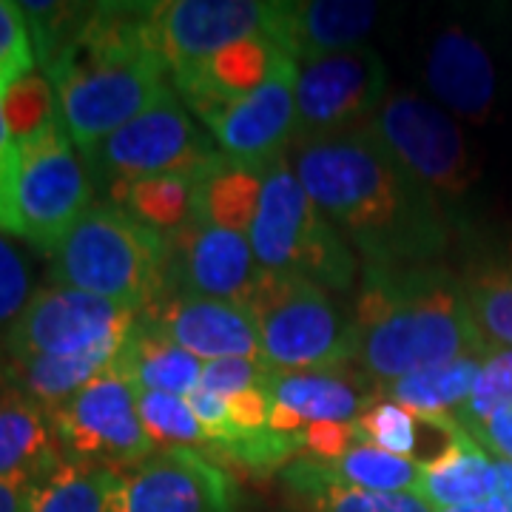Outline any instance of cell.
<instances>
[{"mask_svg": "<svg viewBox=\"0 0 512 512\" xmlns=\"http://www.w3.org/2000/svg\"><path fill=\"white\" fill-rule=\"evenodd\" d=\"M262 356L276 370H336L359 356L353 313L302 276L262 274L248 302Z\"/></svg>", "mask_w": 512, "mask_h": 512, "instance_id": "6", "label": "cell"}, {"mask_svg": "<svg viewBox=\"0 0 512 512\" xmlns=\"http://www.w3.org/2000/svg\"><path fill=\"white\" fill-rule=\"evenodd\" d=\"M441 512H507L501 498L493 495V498H484V501H473V504H461V507H453V510H441Z\"/></svg>", "mask_w": 512, "mask_h": 512, "instance_id": "46", "label": "cell"}, {"mask_svg": "<svg viewBox=\"0 0 512 512\" xmlns=\"http://www.w3.org/2000/svg\"><path fill=\"white\" fill-rule=\"evenodd\" d=\"M507 407H512V348H490L470 390V399L453 413V419L467 433H473L481 421Z\"/></svg>", "mask_w": 512, "mask_h": 512, "instance_id": "33", "label": "cell"}, {"mask_svg": "<svg viewBox=\"0 0 512 512\" xmlns=\"http://www.w3.org/2000/svg\"><path fill=\"white\" fill-rule=\"evenodd\" d=\"M106 512H237V487L200 450H163L117 470Z\"/></svg>", "mask_w": 512, "mask_h": 512, "instance_id": "14", "label": "cell"}, {"mask_svg": "<svg viewBox=\"0 0 512 512\" xmlns=\"http://www.w3.org/2000/svg\"><path fill=\"white\" fill-rule=\"evenodd\" d=\"M495 493H498L495 458L470 433H464L444 456L424 464L416 487V495H421L436 512L484 501Z\"/></svg>", "mask_w": 512, "mask_h": 512, "instance_id": "25", "label": "cell"}, {"mask_svg": "<svg viewBox=\"0 0 512 512\" xmlns=\"http://www.w3.org/2000/svg\"><path fill=\"white\" fill-rule=\"evenodd\" d=\"M168 239H171L168 293H194V296L239 302V305L251 302L265 271L256 262L248 234L191 220Z\"/></svg>", "mask_w": 512, "mask_h": 512, "instance_id": "16", "label": "cell"}, {"mask_svg": "<svg viewBox=\"0 0 512 512\" xmlns=\"http://www.w3.org/2000/svg\"><path fill=\"white\" fill-rule=\"evenodd\" d=\"M274 3L259 0H160L151 32L171 74L197 69L239 40L271 35Z\"/></svg>", "mask_w": 512, "mask_h": 512, "instance_id": "15", "label": "cell"}, {"mask_svg": "<svg viewBox=\"0 0 512 512\" xmlns=\"http://www.w3.org/2000/svg\"><path fill=\"white\" fill-rule=\"evenodd\" d=\"M271 402L293 410L305 424H353L376 393L336 370H276L265 384Z\"/></svg>", "mask_w": 512, "mask_h": 512, "instance_id": "22", "label": "cell"}, {"mask_svg": "<svg viewBox=\"0 0 512 512\" xmlns=\"http://www.w3.org/2000/svg\"><path fill=\"white\" fill-rule=\"evenodd\" d=\"M262 168L239 163L220 151L217 160L205 165L194 180L191 220L248 234L254 225L256 208H259V194H262Z\"/></svg>", "mask_w": 512, "mask_h": 512, "instance_id": "24", "label": "cell"}, {"mask_svg": "<svg viewBox=\"0 0 512 512\" xmlns=\"http://www.w3.org/2000/svg\"><path fill=\"white\" fill-rule=\"evenodd\" d=\"M137 410L151 441L163 450H197L208 447L205 430L185 396L174 393H137Z\"/></svg>", "mask_w": 512, "mask_h": 512, "instance_id": "30", "label": "cell"}, {"mask_svg": "<svg viewBox=\"0 0 512 512\" xmlns=\"http://www.w3.org/2000/svg\"><path fill=\"white\" fill-rule=\"evenodd\" d=\"M379 9V3L365 0H279L268 37L302 66L362 49L379 20Z\"/></svg>", "mask_w": 512, "mask_h": 512, "instance_id": "18", "label": "cell"}, {"mask_svg": "<svg viewBox=\"0 0 512 512\" xmlns=\"http://www.w3.org/2000/svg\"><path fill=\"white\" fill-rule=\"evenodd\" d=\"M387 97V66L373 49H353L299 66L293 146L365 128Z\"/></svg>", "mask_w": 512, "mask_h": 512, "instance_id": "12", "label": "cell"}, {"mask_svg": "<svg viewBox=\"0 0 512 512\" xmlns=\"http://www.w3.org/2000/svg\"><path fill=\"white\" fill-rule=\"evenodd\" d=\"M114 476L117 470L63 464L40 487L32 512H106Z\"/></svg>", "mask_w": 512, "mask_h": 512, "instance_id": "29", "label": "cell"}, {"mask_svg": "<svg viewBox=\"0 0 512 512\" xmlns=\"http://www.w3.org/2000/svg\"><path fill=\"white\" fill-rule=\"evenodd\" d=\"M63 467L49 410L0 387V478L46 484Z\"/></svg>", "mask_w": 512, "mask_h": 512, "instance_id": "21", "label": "cell"}, {"mask_svg": "<svg viewBox=\"0 0 512 512\" xmlns=\"http://www.w3.org/2000/svg\"><path fill=\"white\" fill-rule=\"evenodd\" d=\"M188 404H191V410H194V416L202 424V430H205V439H208V447L211 444H225V441H231L234 436H239V430L234 427V421H231V410H228V399H220V396H214V393H205L202 387H197L191 396H185ZM205 447V450H208Z\"/></svg>", "mask_w": 512, "mask_h": 512, "instance_id": "40", "label": "cell"}, {"mask_svg": "<svg viewBox=\"0 0 512 512\" xmlns=\"http://www.w3.org/2000/svg\"><path fill=\"white\" fill-rule=\"evenodd\" d=\"M18 171V143L12 137L9 123H6L3 89H0V231L12 234V237H23V225H20L18 211Z\"/></svg>", "mask_w": 512, "mask_h": 512, "instance_id": "38", "label": "cell"}, {"mask_svg": "<svg viewBox=\"0 0 512 512\" xmlns=\"http://www.w3.org/2000/svg\"><path fill=\"white\" fill-rule=\"evenodd\" d=\"M3 111H6V123L12 128L15 143L26 140L29 134H35L46 123L60 117L55 89L49 77L40 72H29L3 92Z\"/></svg>", "mask_w": 512, "mask_h": 512, "instance_id": "34", "label": "cell"}, {"mask_svg": "<svg viewBox=\"0 0 512 512\" xmlns=\"http://www.w3.org/2000/svg\"><path fill=\"white\" fill-rule=\"evenodd\" d=\"M208 450H214L217 456L228 458L231 464H239L251 473H271L276 467H282L299 450H305L302 433H274L271 427L256 430V433H239L225 444H211Z\"/></svg>", "mask_w": 512, "mask_h": 512, "instance_id": "35", "label": "cell"}, {"mask_svg": "<svg viewBox=\"0 0 512 512\" xmlns=\"http://www.w3.org/2000/svg\"><path fill=\"white\" fill-rule=\"evenodd\" d=\"M228 410H231V421L239 433H256L268 427V416H271V396L265 387L259 390H245L234 399H228Z\"/></svg>", "mask_w": 512, "mask_h": 512, "instance_id": "42", "label": "cell"}, {"mask_svg": "<svg viewBox=\"0 0 512 512\" xmlns=\"http://www.w3.org/2000/svg\"><path fill=\"white\" fill-rule=\"evenodd\" d=\"M143 316L200 362L262 356L259 328L248 305L194 293H168Z\"/></svg>", "mask_w": 512, "mask_h": 512, "instance_id": "17", "label": "cell"}, {"mask_svg": "<svg viewBox=\"0 0 512 512\" xmlns=\"http://www.w3.org/2000/svg\"><path fill=\"white\" fill-rule=\"evenodd\" d=\"M495 473H498V498L504 504V510L512 512V461L495 458Z\"/></svg>", "mask_w": 512, "mask_h": 512, "instance_id": "45", "label": "cell"}, {"mask_svg": "<svg viewBox=\"0 0 512 512\" xmlns=\"http://www.w3.org/2000/svg\"><path fill=\"white\" fill-rule=\"evenodd\" d=\"M299 183L367 265L436 262L450 242L447 208L430 197L370 128L288 151Z\"/></svg>", "mask_w": 512, "mask_h": 512, "instance_id": "1", "label": "cell"}, {"mask_svg": "<svg viewBox=\"0 0 512 512\" xmlns=\"http://www.w3.org/2000/svg\"><path fill=\"white\" fill-rule=\"evenodd\" d=\"M18 154L23 239H29L40 254L52 256L94 205V183L63 117L20 140Z\"/></svg>", "mask_w": 512, "mask_h": 512, "instance_id": "8", "label": "cell"}, {"mask_svg": "<svg viewBox=\"0 0 512 512\" xmlns=\"http://www.w3.org/2000/svg\"><path fill=\"white\" fill-rule=\"evenodd\" d=\"M461 282L484 342L512 348V256L478 262Z\"/></svg>", "mask_w": 512, "mask_h": 512, "instance_id": "28", "label": "cell"}, {"mask_svg": "<svg viewBox=\"0 0 512 512\" xmlns=\"http://www.w3.org/2000/svg\"><path fill=\"white\" fill-rule=\"evenodd\" d=\"M296 77L299 63L282 55L254 92L228 100H208L188 111L202 126H208V134L222 154L262 168L288 154L293 146Z\"/></svg>", "mask_w": 512, "mask_h": 512, "instance_id": "13", "label": "cell"}, {"mask_svg": "<svg viewBox=\"0 0 512 512\" xmlns=\"http://www.w3.org/2000/svg\"><path fill=\"white\" fill-rule=\"evenodd\" d=\"M140 313L92 293L52 285L32 293L26 308L3 333V356H80L123 345Z\"/></svg>", "mask_w": 512, "mask_h": 512, "instance_id": "11", "label": "cell"}, {"mask_svg": "<svg viewBox=\"0 0 512 512\" xmlns=\"http://www.w3.org/2000/svg\"><path fill=\"white\" fill-rule=\"evenodd\" d=\"M35 46L20 3L0 0V89L6 92L15 80L35 72Z\"/></svg>", "mask_w": 512, "mask_h": 512, "instance_id": "36", "label": "cell"}, {"mask_svg": "<svg viewBox=\"0 0 512 512\" xmlns=\"http://www.w3.org/2000/svg\"><path fill=\"white\" fill-rule=\"evenodd\" d=\"M40 487L29 478H0V512H32Z\"/></svg>", "mask_w": 512, "mask_h": 512, "instance_id": "44", "label": "cell"}, {"mask_svg": "<svg viewBox=\"0 0 512 512\" xmlns=\"http://www.w3.org/2000/svg\"><path fill=\"white\" fill-rule=\"evenodd\" d=\"M373 137L416 183L447 208L473 183L470 151L458 123L419 94H387L373 120Z\"/></svg>", "mask_w": 512, "mask_h": 512, "instance_id": "10", "label": "cell"}, {"mask_svg": "<svg viewBox=\"0 0 512 512\" xmlns=\"http://www.w3.org/2000/svg\"><path fill=\"white\" fill-rule=\"evenodd\" d=\"M470 436L495 458L512 461V407L498 410L487 421H481Z\"/></svg>", "mask_w": 512, "mask_h": 512, "instance_id": "43", "label": "cell"}, {"mask_svg": "<svg viewBox=\"0 0 512 512\" xmlns=\"http://www.w3.org/2000/svg\"><path fill=\"white\" fill-rule=\"evenodd\" d=\"M302 441H305V450H311V456L333 461V458L345 456L356 444V433H353V424H308L302 430Z\"/></svg>", "mask_w": 512, "mask_h": 512, "instance_id": "41", "label": "cell"}, {"mask_svg": "<svg viewBox=\"0 0 512 512\" xmlns=\"http://www.w3.org/2000/svg\"><path fill=\"white\" fill-rule=\"evenodd\" d=\"M288 487L302 495L313 512H433L416 493H370L322 481H288Z\"/></svg>", "mask_w": 512, "mask_h": 512, "instance_id": "31", "label": "cell"}, {"mask_svg": "<svg viewBox=\"0 0 512 512\" xmlns=\"http://www.w3.org/2000/svg\"><path fill=\"white\" fill-rule=\"evenodd\" d=\"M248 239L265 274L302 276L325 291L353 288V248L313 205L288 154L262 168V194Z\"/></svg>", "mask_w": 512, "mask_h": 512, "instance_id": "5", "label": "cell"}, {"mask_svg": "<svg viewBox=\"0 0 512 512\" xmlns=\"http://www.w3.org/2000/svg\"><path fill=\"white\" fill-rule=\"evenodd\" d=\"M424 77L430 92L464 120L481 123L493 111L498 86L493 57L467 29L450 26L433 37Z\"/></svg>", "mask_w": 512, "mask_h": 512, "instance_id": "19", "label": "cell"}, {"mask_svg": "<svg viewBox=\"0 0 512 512\" xmlns=\"http://www.w3.org/2000/svg\"><path fill=\"white\" fill-rule=\"evenodd\" d=\"M353 322L359 333L356 359L379 384L490 350L464 282L436 262H365Z\"/></svg>", "mask_w": 512, "mask_h": 512, "instance_id": "3", "label": "cell"}, {"mask_svg": "<svg viewBox=\"0 0 512 512\" xmlns=\"http://www.w3.org/2000/svg\"><path fill=\"white\" fill-rule=\"evenodd\" d=\"M194 180L197 177L165 174V177H148V180L114 185L109 188V202L126 208L131 217L146 222L148 228L171 237L191 222Z\"/></svg>", "mask_w": 512, "mask_h": 512, "instance_id": "27", "label": "cell"}, {"mask_svg": "<svg viewBox=\"0 0 512 512\" xmlns=\"http://www.w3.org/2000/svg\"><path fill=\"white\" fill-rule=\"evenodd\" d=\"M353 433H356V444H370L384 453L413 458V461L419 456L421 421L399 404L373 399L365 413L353 421Z\"/></svg>", "mask_w": 512, "mask_h": 512, "instance_id": "32", "label": "cell"}, {"mask_svg": "<svg viewBox=\"0 0 512 512\" xmlns=\"http://www.w3.org/2000/svg\"><path fill=\"white\" fill-rule=\"evenodd\" d=\"M171 239L103 200L80 217L52 254V282L117 302L134 313L168 296Z\"/></svg>", "mask_w": 512, "mask_h": 512, "instance_id": "4", "label": "cell"}, {"mask_svg": "<svg viewBox=\"0 0 512 512\" xmlns=\"http://www.w3.org/2000/svg\"><path fill=\"white\" fill-rule=\"evenodd\" d=\"M202 365L205 362L171 342L163 330L140 313L111 367L134 387V393L151 390L191 396L200 387Z\"/></svg>", "mask_w": 512, "mask_h": 512, "instance_id": "20", "label": "cell"}, {"mask_svg": "<svg viewBox=\"0 0 512 512\" xmlns=\"http://www.w3.org/2000/svg\"><path fill=\"white\" fill-rule=\"evenodd\" d=\"M63 464L131 470L157 453L146 433L134 387L109 367L52 413Z\"/></svg>", "mask_w": 512, "mask_h": 512, "instance_id": "9", "label": "cell"}, {"mask_svg": "<svg viewBox=\"0 0 512 512\" xmlns=\"http://www.w3.org/2000/svg\"><path fill=\"white\" fill-rule=\"evenodd\" d=\"M217 154L220 146L214 137L177 94H171L80 157L94 183H103L109 191L114 185L165 174L197 177Z\"/></svg>", "mask_w": 512, "mask_h": 512, "instance_id": "7", "label": "cell"}, {"mask_svg": "<svg viewBox=\"0 0 512 512\" xmlns=\"http://www.w3.org/2000/svg\"><path fill=\"white\" fill-rule=\"evenodd\" d=\"M43 74L80 154L177 94L154 43L151 3H89L72 40Z\"/></svg>", "mask_w": 512, "mask_h": 512, "instance_id": "2", "label": "cell"}, {"mask_svg": "<svg viewBox=\"0 0 512 512\" xmlns=\"http://www.w3.org/2000/svg\"><path fill=\"white\" fill-rule=\"evenodd\" d=\"M484 356L487 353L461 356L450 365L430 367L396 382H382L376 387V399L399 404L413 416H453L470 399Z\"/></svg>", "mask_w": 512, "mask_h": 512, "instance_id": "26", "label": "cell"}, {"mask_svg": "<svg viewBox=\"0 0 512 512\" xmlns=\"http://www.w3.org/2000/svg\"><path fill=\"white\" fill-rule=\"evenodd\" d=\"M32 276L23 256L12 248V242L0 237V330L12 328L26 302L32 299Z\"/></svg>", "mask_w": 512, "mask_h": 512, "instance_id": "39", "label": "cell"}, {"mask_svg": "<svg viewBox=\"0 0 512 512\" xmlns=\"http://www.w3.org/2000/svg\"><path fill=\"white\" fill-rule=\"evenodd\" d=\"M274 367L265 356H242V359H214L202 365L200 387L220 399H234L245 390H259L271 379Z\"/></svg>", "mask_w": 512, "mask_h": 512, "instance_id": "37", "label": "cell"}, {"mask_svg": "<svg viewBox=\"0 0 512 512\" xmlns=\"http://www.w3.org/2000/svg\"><path fill=\"white\" fill-rule=\"evenodd\" d=\"M288 481H322L370 493H416L421 464L413 458L393 456L370 444H353L342 458H296L282 470Z\"/></svg>", "mask_w": 512, "mask_h": 512, "instance_id": "23", "label": "cell"}]
</instances>
